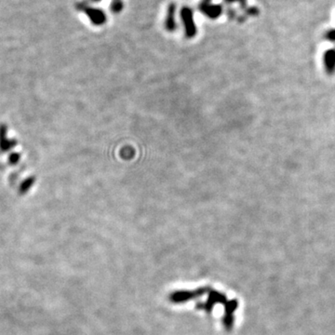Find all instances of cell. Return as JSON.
<instances>
[{
  "instance_id": "obj_1",
  "label": "cell",
  "mask_w": 335,
  "mask_h": 335,
  "mask_svg": "<svg viewBox=\"0 0 335 335\" xmlns=\"http://www.w3.org/2000/svg\"><path fill=\"white\" fill-rule=\"evenodd\" d=\"M77 9L84 11L94 26H102L106 23V16L103 10L89 7L87 2H80L77 5Z\"/></svg>"
},
{
  "instance_id": "obj_2",
  "label": "cell",
  "mask_w": 335,
  "mask_h": 335,
  "mask_svg": "<svg viewBox=\"0 0 335 335\" xmlns=\"http://www.w3.org/2000/svg\"><path fill=\"white\" fill-rule=\"evenodd\" d=\"M181 17L185 26V35L189 38L194 37L196 34V27L195 25L193 10L188 7L183 8L181 10Z\"/></svg>"
},
{
  "instance_id": "obj_3",
  "label": "cell",
  "mask_w": 335,
  "mask_h": 335,
  "mask_svg": "<svg viewBox=\"0 0 335 335\" xmlns=\"http://www.w3.org/2000/svg\"><path fill=\"white\" fill-rule=\"evenodd\" d=\"M199 10L203 12L207 17L216 19L222 14L223 7L221 5H212L211 2L202 1L199 5Z\"/></svg>"
},
{
  "instance_id": "obj_4",
  "label": "cell",
  "mask_w": 335,
  "mask_h": 335,
  "mask_svg": "<svg viewBox=\"0 0 335 335\" xmlns=\"http://www.w3.org/2000/svg\"><path fill=\"white\" fill-rule=\"evenodd\" d=\"M15 145H16V141L9 140L7 137V127L5 125H1L0 126V152L1 153L7 152Z\"/></svg>"
},
{
  "instance_id": "obj_5",
  "label": "cell",
  "mask_w": 335,
  "mask_h": 335,
  "mask_svg": "<svg viewBox=\"0 0 335 335\" xmlns=\"http://www.w3.org/2000/svg\"><path fill=\"white\" fill-rule=\"evenodd\" d=\"M324 65L329 75L335 73V50L331 49L325 52L324 54Z\"/></svg>"
},
{
  "instance_id": "obj_6",
  "label": "cell",
  "mask_w": 335,
  "mask_h": 335,
  "mask_svg": "<svg viewBox=\"0 0 335 335\" xmlns=\"http://www.w3.org/2000/svg\"><path fill=\"white\" fill-rule=\"evenodd\" d=\"M175 9H176V6L175 4H170L168 6V16L166 19V28L168 31H174V29L176 28V24H175Z\"/></svg>"
},
{
  "instance_id": "obj_7",
  "label": "cell",
  "mask_w": 335,
  "mask_h": 335,
  "mask_svg": "<svg viewBox=\"0 0 335 335\" xmlns=\"http://www.w3.org/2000/svg\"><path fill=\"white\" fill-rule=\"evenodd\" d=\"M34 183H35V179H34L33 177L27 179V180L21 185V187H20V193L22 195L27 193V191L32 187V185H33Z\"/></svg>"
},
{
  "instance_id": "obj_8",
  "label": "cell",
  "mask_w": 335,
  "mask_h": 335,
  "mask_svg": "<svg viewBox=\"0 0 335 335\" xmlns=\"http://www.w3.org/2000/svg\"><path fill=\"white\" fill-rule=\"evenodd\" d=\"M111 10L115 13H118L120 12L122 9H123V3L122 0H112L111 3Z\"/></svg>"
},
{
  "instance_id": "obj_9",
  "label": "cell",
  "mask_w": 335,
  "mask_h": 335,
  "mask_svg": "<svg viewBox=\"0 0 335 335\" xmlns=\"http://www.w3.org/2000/svg\"><path fill=\"white\" fill-rule=\"evenodd\" d=\"M327 39L330 40V41H333V42H335V29H331L329 30L326 33Z\"/></svg>"
},
{
  "instance_id": "obj_10",
  "label": "cell",
  "mask_w": 335,
  "mask_h": 335,
  "mask_svg": "<svg viewBox=\"0 0 335 335\" xmlns=\"http://www.w3.org/2000/svg\"><path fill=\"white\" fill-rule=\"evenodd\" d=\"M246 11H247L248 15H251V16H256L259 14V9H257L256 7L247 8Z\"/></svg>"
},
{
  "instance_id": "obj_11",
  "label": "cell",
  "mask_w": 335,
  "mask_h": 335,
  "mask_svg": "<svg viewBox=\"0 0 335 335\" xmlns=\"http://www.w3.org/2000/svg\"><path fill=\"white\" fill-rule=\"evenodd\" d=\"M19 159H20V155L19 154H17V153H14V154H11L10 155V157H9V162L11 163V164H16L17 163L18 161H19Z\"/></svg>"
},
{
  "instance_id": "obj_12",
  "label": "cell",
  "mask_w": 335,
  "mask_h": 335,
  "mask_svg": "<svg viewBox=\"0 0 335 335\" xmlns=\"http://www.w3.org/2000/svg\"><path fill=\"white\" fill-rule=\"evenodd\" d=\"M240 4V7L242 9H247V0H236Z\"/></svg>"
},
{
  "instance_id": "obj_13",
  "label": "cell",
  "mask_w": 335,
  "mask_h": 335,
  "mask_svg": "<svg viewBox=\"0 0 335 335\" xmlns=\"http://www.w3.org/2000/svg\"><path fill=\"white\" fill-rule=\"evenodd\" d=\"M227 14H228V16H229L230 18H234L235 17V15H236V12H235V10H233L232 9H228V10H227Z\"/></svg>"
},
{
  "instance_id": "obj_14",
  "label": "cell",
  "mask_w": 335,
  "mask_h": 335,
  "mask_svg": "<svg viewBox=\"0 0 335 335\" xmlns=\"http://www.w3.org/2000/svg\"><path fill=\"white\" fill-rule=\"evenodd\" d=\"M90 1H91V2H100L101 0H90Z\"/></svg>"
},
{
  "instance_id": "obj_15",
  "label": "cell",
  "mask_w": 335,
  "mask_h": 335,
  "mask_svg": "<svg viewBox=\"0 0 335 335\" xmlns=\"http://www.w3.org/2000/svg\"><path fill=\"white\" fill-rule=\"evenodd\" d=\"M203 1H205V2H211V0H203Z\"/></svg>"
}]
</instances>
